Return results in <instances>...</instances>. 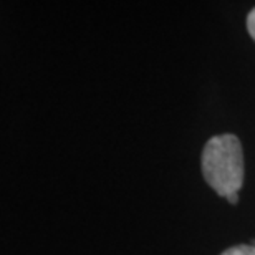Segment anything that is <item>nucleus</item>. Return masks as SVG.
<instances>
[{"label": "nucleus", "mask_w": 255, "mask_h": 255, "mask_svg": "<svg viewBox=\"0 0 255 255\" xmlns=\"http://www.w3.org/2000/svg\"><path fill=\"white\" fill-rule=\"evenodd\" d=\"M202 174L219 196L239 194L244 184V154L237 136L221 134L207 141L202 151Z\"/></svg>", "instance_id": "obj_1"}, {"label": "nucleus", "mask_w": 255, "mask_h": 255, "mask_svg": "<svg viewBox=\"0 0 255 255\" xmlns=\"http://www.w3.org/2000/svg\"><path fill=\"white\" fill-rule=\"evenodd\" d=\"M221 255H255V247L252 246H234L227 251H224Z\"/></svg>", "instance_id": "obj_2"}, {"label": "nucleus", "mask_w": 255, "mask_h": 255, "mask_svg": "<svg viewBox=\"0 0 255 255\" xmlns=\"http://www.w3.org/2000/svg\"><path fill=\"white\" fill-rule=\"evenodd\" d=\"M247 30H249V33H251V37L255 40V8L247 17Z\"/></svg>", "instance_id": "obj_3"}, {"label": "nucleus", "mask_w": 255, "mask_h": 255, "mask_svg": "<svg viewBox=\"0 0 255 255\" xmlns=\"http://www.w3.org/2000/svg\"><path fill=\"white\" fill-rule=\"evenodd\" d=\"M226 199L229 201V204H237L239 202V194H232V196H229Z\"/></svg>", "instance_id": "obj_4"}]
</instances>
